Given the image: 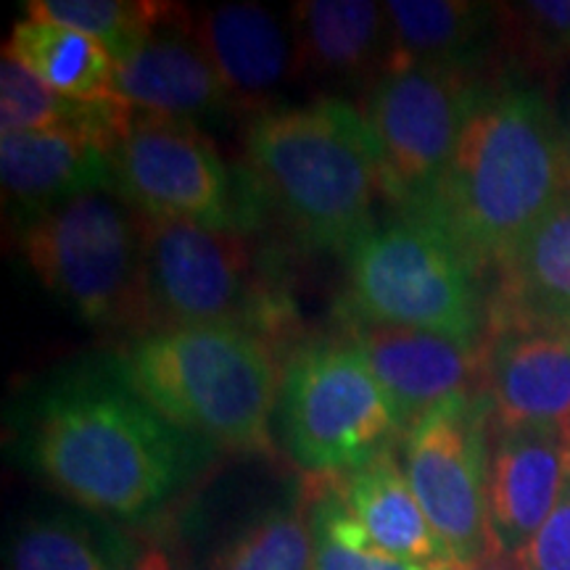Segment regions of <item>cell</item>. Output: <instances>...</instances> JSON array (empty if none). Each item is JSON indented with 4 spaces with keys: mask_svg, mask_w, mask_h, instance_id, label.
Segmentation results:
<instances>
[{
    "mask_svg": "<svg viewBox=\"0 0 570 570\" xmlns=\"http://www.w3.org/2000/svg\"><path fill=\"white\" fill-rule=\"evenodd\" d=\"M114 370L164 420L238 454H269L283 373L267 338L240 327H173L132 338Z\"/></svg>",
    "mask_w": 570,
    "mask_h": 570,
    "instance_id": "cell-4",
    "label": "cell"
},
{
    "mask_svg": "<svg viewBox=\"0 0 570 570\" xmlns=\"http://www.w3.org/2000/svg\"><path fill=\"white\" fill-rule=\"evenodd\" d=\"M246 173L267 209L317 252L346 254L377 225L375 206L394 202L373 127L333 96L248 119Z\"/></svg>",
    "mask_w": 570,
    "mask_h": 570,
    "instance_id": "cell-3",
    "label": "cell"
},
{
    "mask_svg": "<svg viewBox=\"0 0 570 570\" xmlns=\"http://www.w3.org/2000/svg\"><path fill=\"white\" fill-rule=\"evenodd\" d=\"M214 446L146 404L117 370H71L42 391L27 460L92 515L142 520L180 494Z\"/></svg>",
    "mask_w": 570,
    "mask_h": 570,
    "instance_id": "cell-1",
    "label": "cell"
},
{
    "mask_svg": "<svg viewBox=\"0 0 570 570\" xmlns=\"http://www.w3.org/2000/svg\"><path fill=\"white\" fill-rule=\"evenodd\" d=\"M560 119H562V127H566V135H568V142H570V85H568V90H566V101H562Z\"/></svg>",
    "mask_w": 570,
    "mask_h": 570,
    "instance_id": "cell-32",
    "label": "cell"
},
{
    "mask_svg": "<svg viewBox=\"0 0 570 570\" xmlns=\"http://www.w3.org/2000/svg\"><path fill=\"white\" fill-rule=\"evenodd\" d=\"M389 67H462L491 75L497 3L470 0H389ZM386 67V69H389Z\"/></svg>",
    "mask_w": 570,
    "mask_h": 570,
    "instance_id": "cell-21",
    "label": "cell"
},
{
    "mask_svg": "<svg viewBox=\"0 0 570 570\" xmlns=\"http://www.w3.org/2000/svg\"><path fill=\"white\" fill-rule=\"evenodd\" d=\"M275 420L283 452L306 479L344 475L402 436L367 356L352 338L315 341L291 356Z\"/></svg>",
    "mask_w": 570,
    "mask_h": 570,
    "instance_id": "cell-8",
    "label": "cell"
},
{
    "mask_svg": "<svg viewBox=\"0 0 570 570\" xmlns=\"http://www.w3.org/2000/svg\"><path fill=\"white\" fill-rule=\"evenodd\" d=\"M568 452L558 423L504 425L489 417L487 510L497 550L523 554L558 502Z\"/></svg>",
    "mask_w": 570,
    "mask_h": 570,
    "instance_id": "cell-14",
    "label": "cell"
},
{
    "mask_svg": "<svg viewBox=\"0 0 570 570\" xmlns=\"http://www.w3.org/2000/svg\"><path fill=\"white\" fill-rule=\"evenodd\" d=\"M114 190L142 217L254 233L267 204L252 175L233 173L202 127L127 109L111 140Z\"/></svg>",
    "mask_w": 570,
    "mask_h": 570,
    "instance_id": "cell-9",
    "label": "cell"
},
{
    "mask_svg": "<svg viewBox=\"0 0 570 570\" xmlns=\"http://www.w3.org/2000/svg\"><path fill=\"white\" fill-rule=\"evenodd\" d=\"M348 320L483 344L489 296L481 269L415 214L375 225L346 252Z\"/></svg>",
    "mask_w": 570,
    "mask_h": 570,
    "instance_id": "cell-5",
    "label": "cell"
},
{
    "mask_svg": "<svg viewBox=\"0 0 570 570\" xmlns=\"http://www.w3.org/2000/svg\"><path fill=\"white\" fill-rule=\"evenodd\" d=\"M19 248L85 323L146 336V217L122 196L98 190L27 219Z\"/></svg>",
    "mask_w": 570,
    "mask_h": 570,
    "instance_id": "cell-6",
    "label": "cell"
},
{
    "mask_svg": "<svg viewBox=\"0 0 570 570\" xmlns=\"http://www.w3.org/2000/svg\"><path fill=\"white\" fill-rule=\"evenodd\" d=\"M114 98L127 109L161 114L196 127L238 114L196 40L190 9L180 3H173L159 27L117 61Z\"/></svg>",
    "mask_w": 570,
    "mask_h": 570,
    "instance_id": "cell-13",
    "label": "cell"
},
{
    "mask_svg": "<svg viewBox=\"0 0 570 570\" xmlns=\"http://www.w3.org/2000/svg\"><path fill=\"white\" fill-rule=\"evenodd\" d=\"M494 275L487 325L570 331V194L539 219Z\"/></svg>",
    "mask_w": 570,
    "mask_h": 570,
    "instance_id": "cell-19",
    "label": "cell"
},
{
    "mask_svg": "<svg viewBox=\"0 0 570 570\" xmlns=\"http://www.w3.org/2000/svg\"><path fill=\"white\" fill-rule=\"evenodd\" d=\"M494 80L462 67H389L365 90L360 111L381 142L391 198L407 209L452 159L465 127Z\"/></svg>",
    "mask_w": 570,
    "mask_h": 570,
    "instance_id": "cell-10",
    "label": "cell"
},
{
    "mask_svg": "<svg viewBox=\"0 0 570 570\" xmlns=\"http://www.w3.org/2000/svg\"><path fill=\"white\" fill-rule=\"evenodd\" d=\"M190 24L238 114L254 119L277 109V96L298 80L291 21L265 6H204L190 11Z\"/></svg>",
    "mask_w": 570,
    "mask_h": 570,
    "instance_id": "cell-15",
    "label": "cell"
},
{
    "mask_svg": "<svg viewBox=\"0 0 570 570\" xmlns=\"http://www.w3.org/2000/svg\"><path fill=\"white\" fill-rule=\"evenodd\" d=\"M148 333L240 327L269 338L291 315L244 233L146 217Z\"/></svg>",
    "mask_w": 570,
    "mask_h": 570,
    "instance_id": "cell-7",
    "label": "cell"
},
{
    "mask_svg": "<svg viewBox=\"0 0 570 570\" xmlns=\"http://www.w3.org/2000/svg\"><path fill=\"white\" fill-rule=\"evenodd\" d=\"M489 417L487 396L460 399L404 441V473L454 570H475L499 552L487 510Z\"/></svg>",
    "mask_w": 570,
    "mask_h": 570,
    "instance_id": "cell-11",
    "label": "cell"
},
{
    "mask_svg": "<svg viewBox=\"0 0 570 570\" xmlns=\"http://www.w3.org/2000/svg\"><path fill=\"white\" fill-rule=\"evenodd\" d=\"M491 75L539 82L570 75V0L497 3Z\"/></svg>",
    "mask_w": 570,
    "mask_h": 570,
    "instance_id": "cell-24",
    "label": "cell"
},
{
    "mask_svg": "<svg viewBox=\"0 0 570 570\" xmlns=\"http://www.w3.org/2000/svg\"><path fill=\"white\" fill-rule=\"evenodd\" d=\"M475 570H525V566H523V560H520V554L497 552V554H491V558Z\"/></svg>",
    "mask_w": 570,
    "mask_h": 570,
    "instance_id": "cell-31",
    "label": "cell"
},
{
    "mask_svg": "<svg viewBox=\"0 0 570 570\" xmlns=\"http://www.w3.org/2000/svg\"><path fill=\"white\" fill-rule=\"evenodd\" d=\"M122 570H177V566L167 547L159 541H142V544H132V552Z\"/></svg>",
    "mask_w": 570,
    "mask_h": 570,
    "instance_id": "cell-30",
    "label": "cell"
},
{
    "mask_svg": "<svg viewBox=\"0 0 570 570\" xmlns=\"http://www.w3.org/2000/svg\"><path fill=\"white\" fill-rule=\"evenodd\" d=\"M439 570H454V568H439Z\"/></svg>",
    "mask_w": 570,
    "mask_h": 570,
    "instance_id": "cell-34",
    "label": "cell"
},
{
    "mask_svg": "<svg viewBox=\"0 0 570 570\" xmlns=\"http://www.w3.org/2000/svg\"><path fill=\"white\" fill-rule=\"evenodd\" d=\"M3 53L61 96L85 104H117V61L101 42L80 30L24 17L13 24Z\"/></svg>",
    "mask_w": 570,
    "mask_h": 570,
    "instance_id": "cell-22",
    "label": "cell"
},
{
    "mask_svg": "<svg viewBox=\"0 0 570 570\" xmlns=\"http://www.w3.org/2000/svg\"><path fill=\"white\" fill-rule=\"evenodd\" d=\"M520 560L525 570H570V460L558 502Z\"/></svg>",
    "mask_w": 570,
    "mask_h": 570,
    "instance_id": "cell-29",
    "label": "cell"
},
{
    "mask_svg": "<svg viewBox=\"0 0 570 570\" xmlns=\"http://www.w3.org/2000/svg\"><path fill=\"white\" fill-rule=\"evenodd\" d=\"M352 341L367 356L402 436L444 404L483 396L481 344L370 323H352Z\"/></svg>",
    "mask_w": 570,
    "mask_h": 570,
    "instance_id": "cell-12",
    "label": "cell"
},
{
    "mask_svg": "<svg viewBox=\"0 0 570 570\" xmlns=\"http://www.w3.org/2000/svg\"><path fill=\"white\" fill-rule=\"evenodd\" d=\"M132 544L104 523L67 512L27 518L9 550L11 570H122Z\"/></svg>",
    "mask_w": 570,
    "mask_h": 570,
    "instance_id": "cell-25",
    "label": "cell"
},
{
    "mask_svg": "<svg viewBox=\"0 0 570 570\" xmlns=\"http://www.w3.org/2000/svg\"><path fill=\"white\" fill-rule=\"evenodd\" d=\"M298 77L338 88H370L391 61L386 3L302 0L291 9Z\"/></svg>",
    "mask_w": 570,
    "mask_h": 570,
    "instance_id": "cell-18",
    "label": "cell"
},
{
    "mask_svg": "<svg viewBox=\"0 0 570 570\" xmlns=\"http://www.w3.org/2000/svg\"><path fill=\"white\" fill-rule=\"evenodd\" d=\"M312 525V570H439L381 552L348 515L331 479H306Z\"/></svg>",
    "mask_w": 570,
    "mask_h": 570,
    "instance_id": "cell-28",
    "label": "cell"
},
{
    "mask_svg": "<svg viewBox=\"0 0 570 570\" xmlns=\"http://www.w3.org/2000/svg\"><path fill=\"white\" fill-rule=\"evenodd\" d=\"M202 570H312L306 483L238 520L206 554Z\"/></svg>",
    "mask_w": 570,
    "mask_h": 570,
    "instance_id": "cell-23",
    "label": "cell"
},
{
    "mask_svg": "<svg viewBox=\"0 0 570 570\" xmlns=\"http://www.w3.org/2000/svg\"><path fill=\"white\" fill-rule=\"evenodd\" d=\"M566 194L570 142L560 111L537 88L494 85L433 188L402 214L441 227L487 273Z\"/></svg>",
    "mask_w": 570,
    "mask_h": 570,
    "instance_id": "cell-2",
    "label": "cell"
},
{
    "mask_svg": "<svg viewBox=\"0 0 570 570\" xmlns=\"http://www.w3.org/2000/svg\"><path fill=\"white\" fill-rule=\"evenodd\" d=\"M0 177L27 223L71 198L114 190L111 140L85 130L0 135Z\"/></svg>",
    "mask_w": 570,
    "mask_h": 570,
    "instance_id": "cell-17",
    "label": "cell"
},
{
    "mask_svg": "<svg viewBox=\"0 0 570 570\" xmlns=\"http://www.w3.org/2000/svg\"><path fill=\"white\" fill-rule=\"evenodd\" d=\"M560 433H562V441H566V452H568V460H570V412L566 417L560 420Z\"/></svg>",
    "mask_w": 570,
    "mask_h": 570,
    "instance_id": "cell-33",
    "label": "cell"
},
{
    "mask_svg": "<svg viewBox=\"0 0 570 570\" xmlns=\"http://www.w3.org/2000/svg\"><path fill=\"white\" fill-rule=\"evenodd\" d=\"M481 348L483 396L497 423H560L568 415L570 331L491 323Z\"/></svg>",
    "mask_w": 570,
    "mask_h": 570,
    "instance_id": "cell-16",
    "label": "cell"
},
{
    "mask_svg": "<svg viewBox=\"0 0 570 570\" xmlns=\"http://www.w3.org/2000/svg\"><path fill=\"white\" fill-rule=\"evenodd\" d=\"M341 502L381 552L428 568H452L446 547L420 508L402 460L391 449L333 475Z\"/></svg>",
    "mask_w": 570,
    "mask_h": 570,
    "instance_id": "cell-20",
    "label": "cell"
},
{
    "mask_svg": "<svg viewBox=\"0 0 570 570\" xmlns=\"http://www.w3.org/2000/svg\"><path fill=\"white\" fill-rule=\"evenodd\" d=\"M125 114L122 104H85L61 96L9 53L0 59V135L85 130L114 140Z\"/></svg>",
    "mask_w": 570,
    "mask_h": 570,
    "instance_id": "cell-26",
    "label": "cell"
},
{
    "mask_svg": "<svg viewBox=\"0 0 570 570\" xmlns=\"http://www.w3.org/2000/svg\"><path fill=\"white\" fill-rule=\"evenodd\" d=\"M169 9L173 3L164 0H30L24 17L90 35L119 61L159 27Z\"/></svg>",
    "mask_w": 570,
    "mask_h": 570,
    "instance_id": "cell-27",
    "label": "cell"
}]
</instances>
